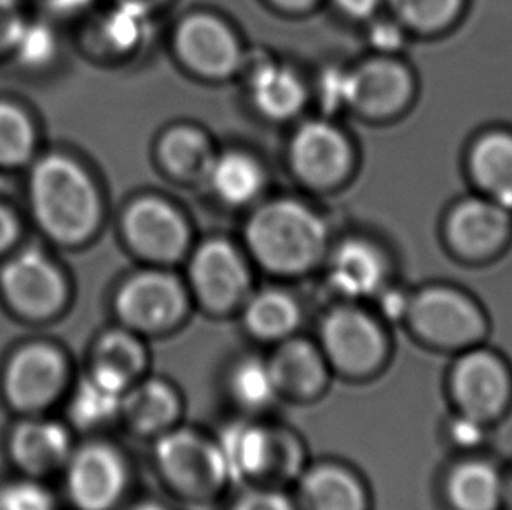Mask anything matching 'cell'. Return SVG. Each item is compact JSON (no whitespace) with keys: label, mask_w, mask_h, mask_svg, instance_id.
<instances>
[{"label":"cell","mask_w":512,"mask_h":510,"mask_svg":"<svg viewBox=\"0 0 512 510\" xmlns=\"http://www.w3.org/2000/svg\"><path fill=\"white\" fill-rule=\"evenodd\" d=\"M30 198L41 228L56 242H83L97 228V189L88 173L67 156L51 154L37 163Z\"/></svg>","instance_id":"cell-1"},{"label":"cell","mask_w":512,"mask_h":510,"mask_svg":"<svg viewBox=\"0 0 512 510\" xmlns=\"http://www.w3.org/2000/svg\"><path fill=\"white\" fill-rule=\"evenodd\" d=\"M327 231L319 215L301 203L273 201L250 217L247 242L264 268L299 275L317 264L326 250Z\"/></svg>","instance_id":"cell-2"},{"label":"cell","mask_w":512,"mask_h":510,"mask_svg":"<svg viewBox=\"0 0 512 510\" xmlns=\"http://www.w3.org/2000/svg\"><path fill=\"white\" fill-rule=\"evenodd\" d=\"M404 322L423 345L444 352H464L478 346L488 332V320L478 304L450 287L416 292Z\"/></svg>","instance_id":"cell-3"},{"label":"cell","mask_w":512,"mask_h":510,"mask_svg":"<svg viewBox=\"0 0 512 510\" xmlns=\"http://www.w3.org/2000/svg\"><path fill=\"white\" fill-rule=\"evenodd\" d=\"M320 348L331 371L348 380H367L380 373L390 355L383 325L367 311L338 306L320 324Z\"/></svg>","instance_id":"cell-4"},{"label":"cell","mask_w":512,"mask_h":510,"mask_svg":"<svg viewBox=\"0 0 512 510\" xmlns=\"http://www.w3.org/2000/svg\"><path fill=\"white\" fill-rule=\"evenodd\" d=\"M161 479L184 498L207 500L228 486L214 439L193 428L173 427L154 442Z\"/></svg>","instance_id":"cell-5"},{"label":"cell","mask_w":512,"mask_h":510,"mask_svg":"<svg viewBox=\"0 0 512 510\" xmlns=\"http://www.w3.org/2000/svg\"><path fill=\"white\" fill-rule=\"evenodd\" d=\"M450 395L458 413L469 414L490 425L511 406V369L492 350L472 346L460 352L451 367Z\"/></svg>","instance_id":"cell-6"},{"label":"cell","mask_w":512,"mask_h":510,"mask_svg":"<svg viewBox=\"0 0 512 510\" xmlns=\"http://www.w3.org/2000/svg\"><path fill=\"white\" fill-rule=\"evenodd\" d=\"M116 313L126 329L140 336L165 334L186 317V290L168 273L144 271L119 289Z\"/></svg>","instance_id":"cell-7"},{"label":"cell","mask_w":512,"mask_h":510,"mask_svg":"<svg viewBox=\"0 0 512 510\" xmlns=\"http://www.w3.org/2000/svg\"><path fill=\"white\" fill-rule=\"evenodd\" d=\"M189 275L194 294L210 313H229L247 301L249 269L228 242L212 240L201 245L191 261Z\"/></svg>","instance_id":"cell-8"},{"label":"cell","mask_w":512,"mask_h":510,"mask_svg":"<svg viewBox=\"0 0 512 510\" xmlns=\"http://www.w3.org/2000/svg\"><path fill=\"white\" fill-rule=\"evenodd\" d=\"M214 442L228 486H242L243 490L268 486L275 451L273 425L245 414L243 418L226 423L214 437Z\"/></svg>","instance_id":"cell-9"},{"label":"cell","mask_w":512,"mask_h":510,"mask_svg":"<svg viewBox=\"0 0 512 510\" xmlns=\"http://www.w3.org/2000/svg\"><path fill=\"white\" fill-rule=\"evenodd\" d=\"M128 465L109 444H88L70 458L67 486L81 510H111L128 488Z\"/></svg>","instance_id":"cell-10"},{"label":"cell","mask_w":512,"mask_h":510,"mask_svg":"<svg viewBox=\"0 0 512 510\" xmlns=\"http://www.w3.org/2000/svg\"><path fill=\"white\" fill-rule=\"evenodd\" d=\"M509 210L490 198H469L451 212L448 236L458 254L485 259L506 247L511 238Z\"/></svg>","instance_id":"cell-11"},{"label":"cell","mask_w":512,"mask_h":510,"mask_svg":"<svg viewBox=\"0 0 512 510\" xmlns=\"http://www.w3.org/2000/svg\"><path fill=\"white\" fill-rule=\"evenodd\" d=\"M125 229L133 249L153 261L170 262L184 254L186 222L165 201L142 198L128 208Z\"/></svg>","instance_id":"cell-12"},{"label":"cell","mask_w":512,"mask_h":510,"mask_svg":"<svg viewBox=\"0 0 512 510\" xmlns=\"http://www.w3.org/2000/svg\"><path fill=\"white\" fill-rule=\"evenodd\" d=\"M2 287L18 310L35 317L55 311L65 294L58 269L37 250H27L7 264Z\"/></svg>","instance_id":"cell-13"},{"label":"cell","mask_w":512,"mask_h":510,"mask_svg":"<svg viewBox=\"0 0 512 510\" xmlns=\"http://www.w3.org/2000/svg\"><path fill=\"white\" fill-rule=\"evenodd\" d=\"M278 395L294 400L319 399L331 381V366L319 345L310 339L292 338L278 343L270 359Z\"/></svg>","instance_id":"cell-14"},{"label":"cell","mask_w":512,"mask_h":510,"mask_svg":"<svg viewBox=\"0 0 512 510\" xmlns=\"http://www.w3.org/2000/svg\"><path fill=\"white\" fill-rule=\"evenodd\" d=\"M177 48L182 58L205 76H226L240 60L235 35L210 14H193L180 25Z\"/></svg>","instance_id":"cell-15"},{"label":"cell","mask_w":512,"mask_h":510,"mask_svg":"<svg viewBox=\"0 0 512 510\" xmlns=\"http://www.w3.org/2000/svg\"><path fill=\"white\" fill-rule=\"evenodd\" d=\"M292 165L310 184L327 186L340 180L350 166V147L340 131L313 121L296 133L291 145Z\"/></svg>","instance_id":"cell-16"},{"label":"cell","mask_w":512,"mask_h":510,"mask_svg":"<svg viewBox=\"0 0 512 510\" xmlns=\"http://www.w3.org/2000/svg\"><path fill=\"white\" fill-rule=\"evenodd\" d=\"M369 505L366 484L343 463H313L299 476V510H369Z\"/></svg>","instance_id":"cell-17"},{"label":"cell","mask_w":512,"mask_h":510,"mask_svg":"<svg viewBox=\"0 0 512 510\" xmlns=\"http://www.w3.org/2000/svg\"><path fill=\"white\" fill-rule=\"evenodd\" d=\"M182 414L180 393L170 381L144 376L123 397L121 418L135 434L158 437L177 427Z\"/></svg>","instance_id":"cell-18"},{"label":"cell","mask_w":512,"mask_h":510,"mask_svg":"<svg viewBox=\"0 0 512 510\" xmlns=\"http://www.w3.org/2000/svg\"><path fill=\"white\" fill-rule=\"evenodd\" d=\"M504 495L506 476L479 456L460 460L444 477V497L453 510H500Z\"/></svg>","instance_id":"cell-19"},{"label":"cell","mask_w":512,"mask_h":510,"mask_svg":"<svg viewBox=\"0 0 512 510\" xmlns=\"http://www.w3.org/2000/svg\"><path fill=\"white\" fill-rule=\"evenodd\" d=\"M63 381L60 355L44 346L27 348L7 371V393L18 407L35 409L55 397Z\"/></svg>","instance_id":"cell-20"},{"label":"cell","mask_w":512,"mask_h":510,"mask_svg":"<svg viewBox=\"0 0 512 510\" xmlns=\"http://www.w3.org/2000/svg\"><path fill=\"white\" fill-rule=\"evenodd\" d=\"M352 86V105L373 116L399 111L413 90L408 70L387 60L366 63L352 72Z\"/></svg>","instance_id":"cell-21"},{"label":"cell","mask_w":512,"mask_h":510,"mask_svg":"<svg viewBox=\"0 0 512 510\" xmlns=\"http://www.w3.org/2000/svg\"><path fill=\"white\" fill-rule=\"evenodd\" d=\"M385 262L373 245L348 240L334 252L329 264V283L346 299L376 296L383 289Z\"/></svg>","instance_id":"cell-22"},{"label":"cell","mask_w":512,"mask_h":510,"mask_svg":"<svg viewBox=\"0 0 512 510\" xmlns=\"http://www.w3.org/2000/svg\"><path fill=\"white\" fill-rule=\"evenodd\" d=\"M469 166L486 198L512 210V133L492 131L478 138Z\"/></svg>","instance_id":"cell-23"},{"label":"cell","mask_w":512,"mask_h":510,"mask_svg":"<svg viewBox=\"0 0 512 510\" xmlns=\"http://www.w3.org/2000/svg\"><path fill=\"white\" fill-rule=\"evenodd\" d=\"M243 325L257 341L278 345L296 336L301 325V308L289 292L261 290L245 301Z\"/></svg>","instance_id":"cell-24"},{"label":"cell","mask_w":512,"mask_h":510,"mask_svg":"<svg viewBox=\"0 0 512 510\" xmlns=\"http://www.w3.org/2000/svg\"><path fill=\"white\" fill-rule=\"evenodd\" d=\"M149 353L140 334L130 329H114L98 339L93 352V369L130 390L146 376Z\"/></svg>","instance_id":"cell-25"},{"label":"cell","mask_w":512,"mask_h":510,"mask_svg":"<svg viewBox=\"0 0 512 510\" xmlns=\"http://www.w3.org/2000/svg\"><path fill=\"white\" fill-rule=\"evenodd\" d=\"M13 451L30 472H46L69 460V435L56 423H27L14 434Z\"/></svg>","instance_id":"cell-26"},{"label":"cell","mask_w":512,"mask_h":510,"mask_svg":"<svg viewBox=\"0 0 512 510\" xmlns=\"http://www.w3.org/2000/svg\"><path fill=\"white\" fill-rule=\"evenodd\" d=\"M228 393L243 414L254 416L273 406L278 388L270 362L256 355H245L229 367Z\"/></svg>","instance_id":"cell-27"},{"label":"cell","mask_w":512,"mask_h":510,"mask_svg":"<svg viewBox=\"0 0 512 510\" xmlns=\"http://www.w3.org/2000/svg\"><path fill=\"white\" fill-rule=\"evenodd\" d=\"M257 109L273 119L291 118L305 102V90L291 70L266 63L259 65L250 81Z\"/></svg>","instance_id":"cell-28"},{"label":"cell","mask_w":512,"mask_h":510,"mask_svg":"<svg viewBox=\"0 0 512 510\" xmlns=\"http://www.w3.org/2000/svg\"><path fill=\"white\" fill-rule=\"evenodd\" d=\"M128 392L111 378L91 371L79 386L70 404V416L76 425L97 428L121 416L123 397Z\"/></svg>","instance_id":"cell-29"},{"label":"cell","mask_w":512,"mask_h":510,"mask_svg":"<svg viewBox=\"0 0 512 510\" xmlns=\"http://www.w3.org/2000/svg\"><path fill=\"white\" fill-rule=\"evenodd\" d=\"M207 179L215 194L231 205H243L256 198L263 187L261 168L242 152H226L214 158Z\"/></svg>","instance_id":"cell-30"},{"label":"cell","mask_w":512,"mask_h":510,"mask_svg":"<svg viewBox=\"0 0 512 510\" xmlns=\"http://www.w3.org/2000/svg\"><path fill=\"white\" fill-rule=\"evenodd\" d=\"M161 161L180 179L207 177L214 154L205 135L187 126L168 131L160 145Z\"/></svg>","instance_id":"cell-31"},{"label":"cell","mask_w":512,"mask_h":510,"mask_svg":"<svg viewBox=\"0 0 512 510\" xmlns=\"http://www.w3.org/2000/svg\"><path fill=\"white\" fill-rule=\"evenodd\" d=\"M151 27L149 7L133 0H119L102 25V34L109 46L119 51H128L146 41Z\"/></svg>","instance_id":"cell-32"},{"label":"cell","mask_w":512,"mask_h":510,"mask_svg":"<svg viewBox=\"0 0 512 510\" xmlns=\"http://www.w3.org/2000/svg\"><path fill=\"white\" fill-rule=\"evenodd\" d=\"M34 149V128L27 114L11 104H0V166L25 163Z\"/></svg>","instance_id":"cell-33"},{"label":"cell","mask_w":512,"mask_h":510,"mask_svg":"<svg viewBox=\"0 0 512 510\" xmlns=\"http://www.w3.org/2000/svg\"><path fill=\"white\" fill-rule=\"evenodd\" d=\"M275 430V451L268 486L278 488L285 483L298 481L306 469L305 444L294 430L273 425Z\"/></svg>","instance_id":"cell-34"},{"label":"cell","mask_w":512,"mask_h":510,"mask_svg":"<svg viewBox=\"0 0 512 510\" xmlns=\"http://www.w3.org/2000/svg\"><path fill=\"white\" fill-rule=\"evenodd\" d=\"M464 0H394L402 20L418 30H439L457 18Z\"/></svg>","instance_id":"cell-35"},{"label":"cell","mask_w":512,"mask_h":510,"mask_svg":"<svg viewBox=\"0 0 512 510\" xmlns=\"http://www.w3.org/2000/svg\"><path fill=\"white\" fill-rule=\"evenodd\" d=\"M13 49H16L21 62L27 65H42L48 63L55 55V35L41 23H25Z\"/></svg>","instance_id":"cell-36"},{"label":"cell","mask_w":512,"mask_h":510,"mask_svg":"<svg viewBox=\"0 0 512 510\" xmlns=\"http://www.w3.org/2000/svg\"><path fill=\"white\" fill-rule=\"evenodd\" d=\"M0 510H53V500L37 484H11L0 491Z\"/></svg>","instance_id":"cell-37"},{"label":"cell","mask_w":512,"mask_h":510,"mask_svg":"<svg viewBox=\"0 0 512 510\" xmlns=\"http://www.w3.org/2000/svg\"><path fill=\"white\" fill-rule=\"evenodd\" d=\"M486 434H488V423L458 411L451 416L446 425V435L451 444L464 451L481 448L485 444Z\"/></svg>","instance_id":"cell-38"},{"label":"cell","mask_w":512,"mask_h":510,"mask_svg":"<svg viewBox=\"0 0 512 510\" xmlns=\"http://www.w3.org/2000/svg\"><path fill=\"white\" fill-rule=\"evenodd\" d=\"M229 510H299L298 504L271 486L245 488Z\"/></svg>","instance_id":"cell-39"},{"label":"cell","mask_w":512,"mask_h":510,"mask_svg":"<svg viewBox=\"0 0 512 510\" xmlns=\"http://www.w3.org/2000/svg\"><path fill=\"white\" fill-rule=\"evenodd\" d=\"M320 98L329 111H338L346 105H352V72L340 69L326 70L320 81Z\"/></svg>","instance_id":"cell-40"},{"label":"cell","mask_w":512,"mask_h":510,"mask_svg":"<svg viewBox=\"0 0 512 510\" xmlns=\"http://www.w3.org/2000/svg\"><path fill=\"white\" fill-rule=\"evenodd\" d=\"M23 25L16 0H0V53L14 48Z\"/></svg>","instance_id":"cell-41"},{"label":"cell","mask_w":512,"mask_h":510,"mask_svg":"<svg viewBox=\"0 0 512 510\" xmlns=\"http://www.w3.org/2000/svg\"><path fill=\"white\" fill-rule=\"evenodd\" d=\"M381 317L388 322H401L408 317L411 296L399 289H381L378 294Z\"/></svg>","instance_id":"cell-42"},{"label":"cell","mask_w":512,"mask_h":510,"mask_svg":"<svg viewBox=\"0 0 512 510\" xmlns=\"http://www.w3.org/2000/svg\"><path fill=\"white\" fill-rule=\"evenodd\" d=\"M371 42L376 48L385 49V51L399 48L402 42L401 30L392 23H378L371 32Z\"/></svg>","instance_id":"cell-43"},{"label":"cell","mask_w":512,"mask_h":510,"mask_svg":"<svg viewBox=\"0 0 512 510\" xmlns=\"http://www.w3.org/2000/svg\"><path fill=\"white\" fill-rule=\"evenodd\" d=\"M18 235V224L13 214L0 205V252L13 245Z\"/></svg>","instance_id":"cell-44"},{"label":"cell","mask_w":512,"mask_h":510,"mask_svg":"<svg viewBox=\"0 0 512 510\" xmlns=\"http://www.w3.org/2000/svg\"><path fill=\"white\" fill-rule=\"evenodd\" d=\"M336 4L350 16L364 18L367 14L374 11V7L378 4V0H336Z\"/></svg>","instance_id":"cell-45"},{"label":"cell","mask_w":512,"mask_h":510,"mask_svg":"<svg viewBox=\"0 0 512 510\" xmlns=\"http://www.w3.org/2000/svg\"><path fill=\"white\" fill-rule=\"evenodd\" d=\"M91 0H49L51 7L58 13L70 14L81 11L84 6H88Z\"/></svg>","instance_id":"cell-46"},{"label":"cell","mask_w":512,"mask_h":510,"mask_svg":"<svg viewBox=\"0 0 512 510\" xmlns=\"http://www.w3.org/2000/svg\"><path fill=\"white\" fill-rule=\"evenodd\" d=\"M275 2L282 7H287V9H303V7L310 6L313 0H275Z\"/></svg>","instance_id":"cell-47"},{"label":"cell","mask_w":512,"mask_h":510,"mask_svg":"<svg viewBox=\"0 0 512 510\" xmlns=\"http://www.w3.org/2000/svg\"><path fill=\"white\" fill-rule=\"evenodd\" d=\"M128 510H168L165 505L158 504V502H153V500H144V502H139V504L132 505Z\"/></svg>","instance_id":"cell-48"},{"label":"cell","mask_w":512,"mask_h":510,"mask_svg":"<svg viewBox=\"0 0 512 510\" xmlns=\"http://www.w3.org/2000/svg\"><path fill=\"white\" fill-rule=\"evenodd\" d=\"M504 507L512 510V470L506 476V495H504Z\"/></svg>","instance_id":"cell-49"},{"label":"cell","mask_w":512,"mask_h":510,"mask_svg":"<svg viewBox=\"0 0 512 510\" xmlns=\"http://www.w3.org/2000/svg\"><path fill=\"white\" fill-rule=\"evenodd\" d=\"M133 2H139V4H144V6L149 7V9H151V7L153 6H158V4H160V2H163V0H133Z\"/></svg>","instance_id":"cell-50"}]
</instances>
